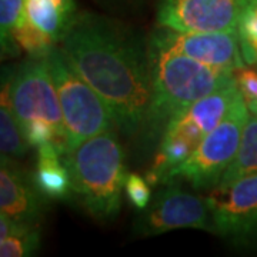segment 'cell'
Returning <instances> with one entry per match:
<instances>
[{
  "label": "cell",
  "mask_w": 257,
  "mask_h": 257,
  "mask_svg": "<svg viewBox=\"0 0 257 257\" xmlns=\"http://www.w3.org/2000/svg\"><path fill=\"white\" fill-rule=\"evenodd\" d=\"M234 79L246 103H257V70L240 67L234 72Z\"/></svg>",
  "instance_id": "44dd1931"
},
{
  "label": "cell",
  "mask_w": 257,
  "mask_h": 257,
  "mask_svg": "<svg viewBox=\"0 0 257 257\" xmlns=\"http://www.w3.org/2000/svg\"><path fill=\"white\" fill-rule=\"evenodd\" d=\"M60 50L103 97L124 133L147 127L153 101L150 60L133 35L110 20L80 15Z\"/></svg>",
  "instance_id": "6da1fadb"
},
{
  "label": "cell",
  "mask_w": 257,
  "mask_h": 257,
  "mask_svg": "<svg viewBox=\"0 0 257 257\" xmlns=\"http://www.w3.org/2000/svg\"><path fill=\"white\" fill-rule=\"evenodd\" d=\"M239 94L237 83L227 84L194 101L167 123L155 163L147 172V182L150 186L166 184L169 175L182 165L203 139L224 119Z\"/></svg>",
  "instance_id": "5b68a950"
},
{
  "label": "cell",
  "mask_w": 257,
  "mask_h": 257,
  "mask_svg": "<svg viewBox=\"0 0 257 257\" xmlns=\"http://www.w3.org/2000/svg\"><path fill=\"white\" fill-rule=\"evenodd\" d=\"M246 0H162L157 22L177 32H234Z\"/></svg>",
  "instance_id": "8fae6325"
},
{
  "label": "cell",
  "mask_w": 257,
  "mask_h": 257,
  "mask_svg": "<svg viewBox=\"0 0 257 257\" xmlns=\"http://www.w3.org/2000/svg\"><path fill=\"white\" fill-rule=\"evenodd\" d=\"M25 0H0V43L2 56L18 55L20 47L15 32L23 19Z\"/></svg>",
  "instance_id": "e0dca14e"
},
{
  "label": "cell",
  "mask_w": 257,
  "mask_h": 257,
  "mask_svg": "<svg viewBox=\"0 0 257 257\" xmlns=\"http://www.w3.org/2000/svg\"><path fill=\"white\" fill-rule=\"evenodd\" d=\"M40 234L36 226L26 227L16 234L0 240L2 257H26L33 254L39 247Z\"/></svg>",
  "instance_id": "d6986e66"
},
{
  "label": "cell",
  "mask_w": 257,
  "mask_h": 257,
  "mask_svg": "<svg viewBox=\"0 0 257 257\" xmlns=\"http://www.w3.org/2000/svg\"><path fill=\"white\" fill-rule=\"evenodd\" d=\"M74 20V0H25L15 40L29 57L45 59L62 43Z\"/></svg>",
  "instance_id": "9c48e42d"
},
{
  "label": "cell",
  "mask_w": 257,
  "mask_h": 257,
  "mask_svg": "<svg viewBox=\"0 0 257 257\" xmlns=\"http://www.w3.org/2000/svg\"><path fill=\"white\" fill-rule=\"evenodd\" d=\"M248 113L247 103L240 93L224 119L203 139L192 155L169 175L166 184L173 183L176 179H184L194 189L217 187L239 150Z\"/></svg>",
  "instance_id": "52a82bcc"
},
{
  "label": "cell",
  "mask_w": 257,
  "mask_h": 257,
  "mask_svg": "<svg viewBox=\"0 0 257 257\" xmlns=\"http://www.w3.org/2000/svg\"><path fill=\"white\" fill-rule=\"evenodd\" d=\"M153 101L147 127L165 132L170 120L194 101L236 82L234 72L216 69L155 42L149 46Z\"/></svg>",
  "instance_id": "7a4b0ae2"
},
{
  "label": "cell",
  "mask_w": 257,
  "mask_h": 257,
  "mask_svg": "<svg viewBox=\"0 0 257 257\" xmlns=\"http://www.w3.org/2000/svg\"><path fill=\"white\" fill-rule=\"evenodd\" d=\"M10 101L30 147L53 143L66 153L63 111L46 57L22 63L8 82Z\"/></svg>",
  "instance_id": "277c9868"
},
{
  "label": "cell",
  "mask_w": 257,
  "mask_h": 257,
  "mask_svg": "<svg viewBox=\"0 0 257 257\" xmlns=\"http://www.w3.org/2000/svg\"><path fill=\"white\" fill-rule=\"evenodd\" d=\"M207 200L214 233L243 241L257 237V175L214 187Z\"/></svg>",
  "instance_id": "30bf717a"
},
{
  "label": "cell",
  "mask_w": 257,
  "mask_h": 257,
  "mask_svg": "<svg viewBox=\"0 0 257 257\" xmlns=\"http://www.w3.org/2000/svg\"><path fill=\"white\" fill-rule=\"evenodd\" d=\"M124 192L127 194L130 203L139 210H145L152 199L149 182L136 173L127 175L124 183Z\"/></svg>",
  "instance_id": "ffe728a7"
},
{
  "label": "cell",
  "mask_w": 257,
  "mask_h": 257,
  "mask_svg": "<svg viewBox=\"0 0 257 257\" xmlns=\"http://www.w3.org/2000/svg\"><path fill=\"white\" fill-rule=\"evenodd\" d=\"M73 193L99 220H110L121 207L126 156L114 130L87 139L64 153Z\"/></svg>",
  "instance_id": "3957f363"
},
{
  "label": "cell",
  "mask_w": 257,
  "mask_h": 257,
  "mask_svg": "<svg viewBox=\"0 0 257 257\" xmlns=\"http://www.w3.org/2000/svg\"><path fill=\"white\" fill-rule=\"evenodd\" d=\"M177 229H200L213 231L207 197L170 186L157 193L135 224L139 236H157Z\"/></svg>",
  "instance_id": "ba28073f"
},
{
  "label": "cell",
  "mask_w": 257,
  "mask_h": 257,
  "mask_svg": "<svg viewBox=\"0 0 257 257\" xmlns=\"http://www.w3.org/2000/svg\"><path fill=\"white\" fill-rule=\"evenodd\" d=\"M43 196L39 193L33 179L19 170L10 159L2 157L0 166V213L10 219L36 226L42 216Z\"/></svg>",
  "instance_id": "4fadbf2b"
},
{
  "label": "cell",
  "mask_w": 257,
  "mask_h": 257,
  "mask_svg": "<svg viewBox=\"0 0 257 257\" xmlns=\"http://www.w3.org/2000/svg\"><path fill=\"white\" fill-rule=\"evenodd\" d=\"M237 33L244 62L257 64V0H246Z\"/></svg>",
  "instance_id": "ac0fdd59"
},
{
  "label": "cell",
  "mask_w": 257,
  "mask_h": 257,
  "mask_svg": "<svg viewBox=\"0 0 257 257\" xmlns=\"http://www.w3.org/2000/svg\"><path fill=\"white\" fill-rule=\"evenodd\" d=\"M63 156L62 150L53 143L37 147L33 183L43 197L62 200L73 192L70 172Z\"/></svg>",
  "instance_id": "5bb4252c"
},
{
  "label": "cell",
  "mask_w": 257,
  "mask_h": 257,
  "mask_svg": "<svg viewBox=\"0 0 257 257\" xmlns=\"http://www.w3.org/2000/svg\"><path fill=\"white\" fill-rule=\"evenodd\" d=\"M248 106V110L251 111V113H254L257 114V103H247Z\"/></svg>",
  "instance_id": "7402d4cb"
},
{
  "label": "cell",
  "mask_w": 257,
  "mask_h": 257,
  "mask_svg": "<svg viewBox=\"0 0 257 257\" xmlns=\"http://www.w3.org/2000/svg\"><path fill=\"white\" fill-rule=\"evenodd\" d=\"M257 175V114L248 113L234 160L224 172L219 186H227L241 177Z\"/></svg>",
  "instance_id": "9a60e30c"
},
{
  "label": "cell",
  "mask_w": 257,
  "mask_h": 257,
  "mask_svg": "<svg viewBox=\"0 0 257 257\" xmlns=\"http://www.w3.org/2000/svg\"><path fill=\"white\" fill-rule=\"evenodd\" d=\"M30 147L23 136L22 127L15 114L6 84L2 86L0 94V152L3 159L22 157Z\"/></svg>",
  "instance_id": "2e32d148"
},
{
  "label": "cell",
  "mask_w": 257,
  "mask_h": 257,
  "mask_svg": "<svg viewBox=\"0 0 257 257\" xmlns=\"http://www.w3.org/2000/svg\"><path fill=\"white\" fill-rule=\"evenodd\" d=\"M152 42L221 70L236 72L246 66L240 49L237 30L177 32L173 29L162 28V30L153 35Z\"/></svg>",
  "instance_id": "7c38bea8"
},
{
  "label": "cell",
  "mask_w": 257,
  "mask_h": 257,
  "mask_svg": "<svg viewBox=\"0 0 257 257\" xmlns=\"http://www.w3.org/2000/svg\"><path fill=\"white\" fill-rule=\"evenodd\" d=\"M63 111L67 150L117 126L110 107L67 62L60 47L46 57ZM66 150V152H67Z\"/></svg>",
  "instance_id": "8992f818"
}]
</instances>
